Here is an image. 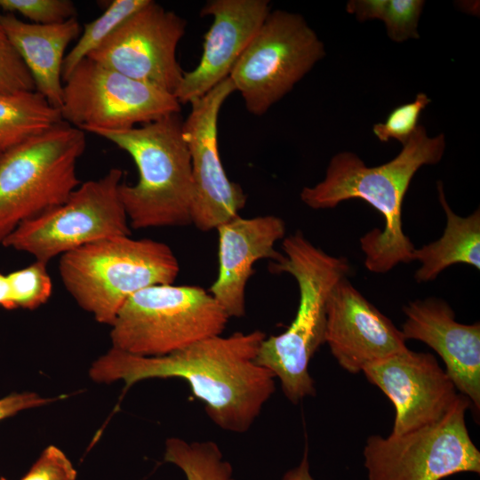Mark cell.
Masks as SVG:
<instances>
[{
    "label": "cell",
    "instance_id": "16",
    "mask_svg": "<svg viewBox=\"0 0 480 480\" xmlns=\"http://www.w3.org/2000/svg\"><path fill=\"white\" fill-rule=\"evenodd\" d=\"M271 11L268 0H210L201 9L212 22L196 67L184 72L173 95L181 104L209 92L229 76L236 60Z\"/></svg>",
    "mask_w": 480,
    "mask_h": 480
},
{
    "label": "cell",
    "instance_id": "4",
    "mask_svg": "<svg viewBox=\"0 0 480 480\" xmlns=\"http://www.w3.org/2000/svg\"><path fill=\"white\" fill-rule=\"evenodd\" d=\"M182 122L179 113L128 130L89 132L125 151L136 164L137 182L119 188L134 229L191 224V161Z\"/></svg>",
    "mask_w": 480,
    "mask_h": 480
},
{
    "label": "cell",
    "instance_id": "23",
    "mask_svg": "<svg viewBox=\"0 0 480 480\" xmlns=\"http://www.w3.org/2000/svg\"><path fill=\"white\" fill-rule=\"evenodd\" d=\"M149 0H113L98 18L84 24L81 36L65 56L62 66L64 82L76 66L87 58L127 18L145 6Z\"/></svg>",
    "mask_w": 480,
    "mask_h": 480
},
{
    "label": "cell",
    "instance_id": "1",
    "mask_svg": "<svg viewBox=\"0 0 480 480\" xmlns=\"http://www.w3.org/2000/svg\"><path fill=\"white\" fill-rule=\"evenodd\" d=\"M266 334L259 330L212 337L177 352L141 356L111 348L92 365L97 382L123 380L126 387L152 378L184 380L220 428L249 430L275 392V375L256 362Z\"/></svg>",
    "mask_w": 480,
    "mask_h": 480
},
{
    "label": "cell",
    "instance_id": "3",
    "mask_svg": "<svg viewBox=\"0 0 480 480\" xmlns=\"http://www.w3.org/2000/svg\"><path fill=\"white\" fill-rule=\"evenodd\" d=\"M282 249V257L271 261L269 268L295 279L299 306L294 319L283 333L263 340L256 362L279 380L284 396L296 404L316 395L309 362L324 343L329 294L338 282L348 276L351 267L347 258L326 253L300 231L284 237Z\"/></svg>",
    "mask_w": 480,
    "mask_h": 480
},
{
    "label": "cell",
    "instance_id": "26",
    "mask_svg": "<svg viewBox=\"0 0 480 480\" xmlns=\"http://www.w3.org/2000/svg\"><path fill=\"white\" fill-rule=\"evenodd\" d=\"M0 10L7 13L18 12L36 24H56L76 15V8L70 0H0Z\"/></svg>",
    "mask_w": 480,
    "mask_h": 480
},
{
    "label": "cell",
    "instance_id": "13",
    "mask_svg": "<svg viewBox=\"0 0 480 480\" xmlns=\"http://www.w3.org/2000/svg\"><path fill=\"white\" fill-rule=\"evenodd\" d=\"M186 26L182 17L149 0L87 58L173 94L184 73L176 52Z\"/></svg>",
    "mask_w": 480,
    "mask_h": 480
},
{
    "label": "cell",
    "instance_id": "30",
    "mask_svg": "<svg viewBox=\"0 0 480 480\" xmlns=\"http://www.w3.org/2000/svg\"><path fill=\"white\" fill-rule=\"evenodd\" d=\"M52 401V398H44L31 392L12 394L0 399V420L22 410L44 405Z\"/></svg>",
    "mask_w": 480,
    "mask_h": 480
},
{
    "label": "cell",
    "instance_id": "5",
    "mask_svg": "<svg viewBox=\"0 0 480 480\" xmlns=\"http://www.w3.org/2000/svg\"><path fill=\"white\" fill-rule=\"evenodd\" d=\"M58 269L76 303L99 323L111 325L131 296L151 285L173 284L180 265L164 243L117 236L62 254Z\"/></svg>",
    "mask_w": 480,
    "mask_h": 480
},
{
    "label": "cell",
    "instance_id": "24",
    "mask_svg": "<svg viewBox=\"0 0 480 480\" xmlns=\"http://www.w3.org/2000/svg\"><path fill=\"white\" fill-rule=\"evenodd\" d=\"M10 287V310L35 309L44 305L52 295V282L47 263L35 260L32 264L7 274Z\"/></svg>",
    "mask_w": 480,
    "mask_h": 480
},
{
    "label": "cell",
    "instance_id": "34",
    "mask_svg": "<svg viewBox=\"0 0 480 480\" xmlns=\"http://www.w3.org/2000/svg\"><path fill=\"white\" fill-rule=\"evenodd\" d=\"M3 153L4 152L0 149V157L2 156Z\"/></svg>",
    "mask_w": 480,
    "mask_h": 480
},
{
    "label": "cell",
    "instance_id": "10",
    "mask_svg": "<svg viewBox=\"0 0 480 480\" xmlns=\"http://www.w3.org/2000/svg\"><path fill=\"white\" fill-rule=\"evenodd\" d=\"M471 406L460 394L436 423L403 435L369 436L363 452L368 480H441L461 472L479 474L480 452L465 420Z\"/></svg>",
    "mask_w": 480,
    "mask_h": 480
},
{
    "label": "cell",
    "instance_id": "28",
    "mask_svg": "<svg viewBox=\"0 0 480 480\" xmlns=\"http://www.w3.org/2000/svg\"><path fill=\"white\" fill-rule=\"evenodd\" d=\"M36 91L34 80L0 26V93Z\"/></svg>",
    "mask_w": 480,
    "mask_h": 480
},
{
    "label": "cell",
    "instance_id": "19",
    "mask_svg": "<svg viewBox=\"0 0 480 480\" xmlns=\"http://www.w3.org/2000/svg\"><path fill=\"white\" fill-rule=\"evenodd\" d=\"M0 26L29 71L36 91L60 109L63 100L65 52L81 29L76 17L43 25L25 22L14 13H5L0 14Z\"/></svg>",
    "mask_w": 480,
    "mask_h": 480
},
{
    "label": "cell",
    "instance_id": "2",
    "mask_svg": "<svg viewBox=\"0 0 480 480\" xmlns=\"http://www.w3.org/2000/svg\"><path fill=\"white\" fill-rule=\"evenodd\" d=\"M444 150V133L430 137L419 124L399 154L383 164L369 167L356 154L339 152L330 160L324 180L302 188L300 200L315 210L332 209L355 198L372 205L381 214L384 227L364 234L360 246L366 268L387 273L413 261L415 246L403 230V201L417 171L439 163Z\"/></svg>",
    "mask_w": 480,
    "mask_h": 480
},
{
    "label": "cell",
    "instance_id": "21",
    "mask_svg": "<svg viewBox=\"0 0 480 480\" xmlns=\"http://www.w3.org/2000/svg\"><path fill=\"white\" fill-rule=\"evenodd\" d=\"M62 121L60 109L36 91L0 93V149L5 152Z\"/></svg>",
    "mask_w": 480,
    "mask_h": 480
},
{
    "label": "cell",
    "instance_id": "33",
    "mask_svg": "<svg viewBox=\"0 0 480 480\" xmlns=\"http://www.w3.org/2000/svg\"><path fill=\"white\" fill-rule=\"evenodd\" d=\"M0 307L10 309V287L7 275L0 272Z\"/></svg>",
    "mask_w": 480,
    "mask_h": 480
},
{
    "label": "cell",
    "instance_id": "18",
    "mask_svg": "<svg viewBox=\"0 0 480 480\" xmlns=\"http://www.w3.org/2000/svg\"><path fill=\"white\" fill-rule=\"evenodd\" d=\"M218 231V275L209 292L228 317L245 314V289L260 260L276 261L282 253L275 249L286 232L284 221L275 215L243 218L223 223Z\"/></svg>",
    "mask_w": 480,
    "mask_h": 480
},
{
    "label": "cell",
    "instance_id": "31",
    "mask_svg": "<svg viewBox=\"0 0 480 480\" xmlns=\"http://www.w3.org/2000/svg\"><path fill=\"white\" fill-rule=\"evenodd\" d=\"M387 0H350L346 10L360 21L380 20Z\"/></svg>",
    "mask_w": 480,
    "mask_h": 480
},
{
    "label": "cell",
    "instance_id": "6",
    "mask_svg": "<svg viewBox=\"0 0 480 480\" xmlns=\"http://www.w3.org/2000/svg\"><path fill=\"white\" fill-rule=\"evenodd\" d=\"M85 132L64 121L0 157V244L20 224L65 202L80 185Z\"/></svg>",
    "mask_w": 480,
    "mask_h": 480
},
{
    "label": "cell",
    "instance_id": "17",
    "mask_svg": "<svg viewBox=\"0 0 480 480\" xmlns=\"http://www.w3.org/2000/svg\"><path fill=\"white\" fill-rule=\"evenodd\" d=\"M401 332L405 340L421 341L434 349L457 390L480 410V324L456 321L450 305L437 298L417 300L404 306Z\"/></svg>",
    "mask_w": 480,
    "mask_h": 480
},
{
    "label": "cell",
    "instance_id": "29",
    "mask_svg": "<svg viewBox=\"0 0 480 480\" xmlns=\"http://www.w3.org/2000/svg\"><path fill=\"white\" fill-rule=\"evenodd\" d=\"M76 472L56 446L47 447L21 480H75Z\"/></svg>",
    "mask_w": 480,
    "mask_h": 480
},
{
    "label": "cell",
    "instance_id": "25",
    "mask_svg": "<svg viewBox=\"0 0 480 480\" xmlns=\"http://www.w3.org/2000/svg\"><path fill=\"white\" fill-rule=\"evenodd\" d=\"M430 101L427 94L418 93L413 101L396 107L383 123L375 124L373 134L381 142L396 140L404 145L419 126L420 114Z\"/></svg>",
    "mask_w": 480,
    "mask_h": 480
},
{
    "label": "cell",
    "instance_id": "15",
    "mask_svg": "<svg viewBox=\"0 0 480 480\" xmlns=\"http://www.w3.org/2000/svg\"><path fill=\"white\" fill-rule=\"evenodd\" d=\"M324 343L347 372L358 373L375 363L407 349L401 330L369 302L348 277L341 279L326 302Z\"/></svg>",
    "mask_w": 480,
    "mask_h": 480
},
{
    "label": "cell",
    "instance_id": "11",
    "mask_svg": "<svg viewBox=\"0 0 480 480\" xmlns=\"http://www.w3.org/2000/svg\"><path fill=\"white\" fill-rule=\"evenodd\" d=\"M175 96L85 58L63 84L64 122L84 131H123L179 114Z\"/></svg>",
    "mask_w": 480,
    "mask_h": 480
},
{
    "label": "cell",
    "instance_id": "9",
    "mask_svg": "<svg viewBox=\"0 0 480 480\" xmlns=\"http://www.w3.org/2000/svg\"><path fill=\"white\" fill-rule=\"evenodd\" d=\"M124 172L111 168L80 183L61 204L20 224L1 244L48 263L89 244L131 236L119 188Z\"/></svg>",
    "mask_w": 480,
    "mask_h": 480
},
{
    "label": "cell",
    "instance_id": "7",
    "mask_svg": "<svg viewBox=\"0 0 480 480\" xmlns=\"http://www.w3.org/2000/svg\"><path fill=\"white\" fill-rule=\"evenodd\" d=\"M228 316L196 285L164 284L131 296L112 323V348L141 356H166L222 335Z\"/></svg>",
    "mask_w": 480,
    "mask_h": 480
},
{
    "label": "cell",
    "instance_id": "27",
    "mask_svg": "<svg viewBox=\"0 0 480 480\" xmlns=\"http://www.w3.org/2000/svg\"><path fill=\"white\" fill-rule=\"evenodd\" d=\"M424 5L423 0H387L380 20L385 24L389 39L396 43L418 39V25Z\"/></svg>",
    "mask_w": 480,
    "mask_h": 480
},
{
    "label": "cell",
    "instance_id": "35",
    "mask_svg": "<svg viewBox=\"0 0 480 480\" xmlns=\"http://www.w3.org/2000/svg\"><path fill=\"white\" fill-rule=\"evenodd\" d=\"M0 480H5V479H4V478H0Z\"/></svg>",
    "mask_w": 480,
    "mask_h": 480
},
{
    "label": "cell",
    "instance_id": "8",
    "mask_svg": "<svg viewBox=\"0 0 480 480\" xmlns=\"http://www.w3.org/2000/svg\"><path fill=\"white\" fill-rule=\"evenodd\" d=\"M325 56L324 43L300 14L270 11L229 78L246 110L262 116Z\"/></svg>",
    "mask_w": 480,
    "mask_h": 480
},
{
    "label": "cell",
    "instance_id": "12",
    "mask_svg": "<svg viewBox=\"0 0 480 480\" xmlns=\"http://www.w3.org/2000/svg\"><path fill=\"white\" fill-rule=\"evenodd\" d=\"M235 92L228 76L205 95L191 101V110L182 122L191 161V224L204 232L217 229L238 216L246 204L242 187L228 177L218 147L219 114Z\"/></svg>",
    "mask_w": 480,
    "mask_h": 480
},
{
    "label": "cell",
    "instance_id": "22",
    "mask_svg": "<svg viewBox=\"0 0 480 480\" xmlns=\"http://www.w3.org/2000/svg\"><path fill=\"white\" fill-rule=\"evenodd\" d=\"M164 460L177 466L186 480H235L231 464L224 460L218 444L210 440L168 438Z\"/></svg>",
    "mask_w": 480,
    "mask_h": 480
},
{
    "label": "cell",
    "instance_id": "32",
    "mask_svg": "<svg viewBox=\"0 0 480 480\" xmlns=\"http://www.w3.org/2000/svg\"><path fill=\"white\" fill-rule=\"evenodd\" d=\"M281 480H315L309 473V463L308 460V449H305L300 463L288 470Z\"/></svg>",
    "mask_w": 480,
    "mask_h": 480
},
{
    "label": "cell",
    "instance_id": "20",
    "mask_svg": "<svg viewBox=\"0 0 480 480\" xmlns=\"http://www.w3.org/2000/svg\"><path fill=\"white\" fill-rule=\"evenodd\" d=\"M439 203L446 217L442 236L413 251V260L420 263L414 277L418 283L435 280L445 268L464 263L480 268V211L467 217L456 214L450 207L442 181H437Z\"/></svg>",
    "mask_w": 480,
    "mask_h": 480
},
{
    "label": "cell",
    "instance_id": "14",
    "mask_svg": "<svg viewBox=\"0 0 480 480\" xmlns=\"http://www.w3.org/2000/svg\"><path fill=\"white\" fill-rule=\"evenodd\" d=\"M363 372L395 407L392 435L406 434L436 423L460 396L452 380L430 353L407 348L365 367Z\"/></svg>",
    "mask_w": 480,
    "mask_h": 480
}]
</instances>
